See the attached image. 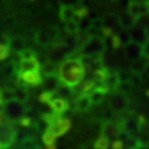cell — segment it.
Segmentation results:
<instances>
[{"instance_id": "1", "label": "cell", "mask_w": 149, "mask_h": 149, "mask_svg": "<svg viewBox=\"0 0 149 149\" xmlns=\"http://www.w3.org/2000/svg\"><path fill=\"white\" fill-rule=\"evenodd\" d=\"M60 81L69 86L75 87L86 76V69L81 59H65L59 65Z\"/></svg>"}, {"instance_id": "2", "label": "cell", "mask_w": 149, "mask_h": 149, "mask_svg": "<svg viewBox=\"0 0 149 149\" xmlns=\"http://www.w3.org/2000/svg\"><path fill=\"white\" fill-rule=\"evenodd\" d=\"M0 106L2 108V114L5 115L7 120L13 123V124H18V122L27 113V104L18 101L16 98L12 101L2 103Z\"/></svg>"}, {"instance_id": "3", "label": "cell", "mask_w": 149, "mask_h": 149, "mask_svg": "<svg viewBox=\"0 0 149 149\" xmlns=\"http://www.w3.org/2000/svg\"><path fill=\"white\" fill-rule=\"evenodd\" d=\"M106 104L114 113L123 114L130 106V98L127 94L119 91H115L111 93V96L107 98Z\"/></svg>"}, {"instance_id": "4", "label": "cell", "mask_w": 149, "mask_h": 149, "mask_svg": "<svg viewBox=\"0 0 149 149\" xmlns=\"http://www.w3.org/2000/svg\"><path fill=\"white\" fill-rule=\"evenodd\" d=\"M83 55H95L104 53L107 50L105 39L102 36H91V38L80 48Z\"/></svg>"}, {"instance_id": "5", "label": "cell", "mask_w": 149, "mask_h": 149, "mask_svg": "<svg viewBox=\"0 0 149 149\" xmlns=\"http://www.w3.org/2000/svg\"><path fill=\"white\" fill-rule=\"evenodd\" d=\"M18 130L13 123L7 120L6 123L0 124V148H8L17 141Z\"/></svg>"}, {"instance_id": "6", "label": "cell", "mask_w": 149, "mask_h": 149, "mask_svg": "<svg viewBox=\"0 0 149 149\" xmlns=\"http://www.w3.org/2000/svg\"><path fill=\"white\" fill-rule=\"evenodd\" d=\"M71 127H72L71 119L68 117H62L60 118L59 120L54 122L53 124L49 125L47 130L53 134L55 137H62V136H64V135H66V134L69 133Z\"/></svg>"}, {"instance_id": "7", "label": "cell", "mask_w": 149, "mask_h": 149, "mask_svg": "<svg viewBox=\"0 0 149 149\" xmlns=\"http://www.w3.org/2000/svg\"><path fill=\"white\" fill-rule=\"evenodd\" d=\"M123 51H124L126 60L129 62H133L143 56V44L135 42V41H130L128 44L123 45Z\"/></svg>"}, {"instance_id": "8", "label": "cell", "mask_w": 149, "mask_h": 149, "mask_svg": "<svg viewBox=\"0 0 149 149\" xmlns=\"http://www.w3.org/2000/svg\"><path fill=\"white\" fill-rule=\"evenodd\" d=\"M19 79H21L27 85L31 86H41L43 82V75L41 73V70H36V71H27L22 72L18 75Z\"/></svg>"}, {"instance_id": "9", "label": "cell", "mask_w": 149, "mask_h": 149, "mask_svg": "<svg viewBox=\"0 0 149 149\" xmlns=\"http://www.w3.org/2000/svg\"><path fill=\"white\" fill-rule=\"evenodd\" d=\"M41 69V62L39 58H31V59L22 60L19 68L17 70V75H19L22 72H27V71H36V70Z\"/></svg>"}, {"instance_id": "10", "label": "cell", "mask_w": 149, "mask_h": 149, "mask_svg": "<svg viewBox=\"0 0 149 149\" xmlns=\"http://www.w3.org/2000/svg\"><path fill=\"white\" fill-rule=\"evenodd\" d=\"M118 18H119V24L120 27L124 29H132L135 27L138 22V19L136 17H134L132 13H129L127 10H123L118 13Z\"/></svg>"}, {"instance_id": "11", "label": "cell", "mask_w": 149, "mask_h": 149, "mask_svg": "<svg viewBox=\"0 0 149 149\" xmlns=\"http://www.w3.org/2000/svg\"><path fill=\"white\" fill-rule=\"evenodd\" d=\"M75 15V6L74 5H66L61 3L59 6V12L58 16L62 22H68L70 20H73Z\"/></svg>"}, {"instance_id": "12", "label": "cell", "mask_w": 149, "mask_h": 149, "mask_svg": "<svg viewBox=\"0 0 149 149\" xmlns=\"http://www.w3.org/2000/svg\"><path fill=\"white\" fill-rule=\"evenodd\" d=\"M50 105L52 107V109H53V112L55 113H59V114H65L66 112H69L70 107V101L69 100H66V98H64V97H54L53 100L51 101L50 103Z\"/></svg>"}, {"instance_id": "13", "label": "cell", "mask_w": 149, "mask_h": 149, "mask_svg": "<svg viewBox=\"0 0 149 149\" xmlns=\"http://www.w3.org/2000/svg\"><path fill=\"white\" fill-rule=\"evenodd\" d=\"M61 84L59 75L56 74H50L43 76V82H42V88L44 91H49V92H55L56 88L59 87Z\"/></svg>"}, {"instance_id": "14", "label": "cell", "mask_w": 149, "mask_h": 149, "mask_svg": "<svg viewBox=\"0 0 149 149\" xmlns=\"http://www.w3.org/2000/svg\"><path fill=\"white\" fill-rule=\"evenodd\" d=\"M18 147L20 148H26V149H41L42 145L39 141V137L38 136H33V135H29L27 137L20 140Z\"/></svg>"}, {"instance_id": "15", "label": "cell", "mask_w": 149, "mask_h": 149, "mask_svg": "<svg viewBox=\"0 0 149 149\" xmlns=\"http://www.w3.org/2000/svg\"><path fill=\"white\" fill-rule=\"evenodd\" d=\"M129 32H130L132 41H135V42L140 43V44H144L145 42L148 41L147 36H146V31H145V28L140 27L138 24H136L132 29H129Z\"/></svg>"}, {"instance_id": "16", "label": "cell", "mask_w": 149, "mask_h": 149, "mask_svg": "<svg viewBox=\"0 0 149 149\" xmlns=\"http://www.w3.org/2000/svg\"><path fill=\"white\" fill-rule=\"evenodd\" d=\"M109 73H111V70L108 69L107 66H102V68L95 70L93 72L91 79L95 81L97 84H103L107 81L108 76H109Z\"/></svg>"}, {"instance_id": "17", "label": "cell", "mask_w": 149, "mask_h": 149, "mask_svg": "<svg viewBox=\"0 0 149 149\" xmlns=\"http://www.w3.org/2000/svg\"><path fill=\"white\" fill-rule=\"evenodd\" d=\"M127 11L129 13H132L134 17H136L137 19L147 13V10H146V7L144 3H137V2H133L130 0H129Z\"/></svg>"}, {"instance_id": "18", "label": "cell", "mask_w": 149, "mask_h": 149, "mask_svg": "<svg viewBox=\"0 0 149 149\" xmlns=\"http://www.w3.org/2000/svg\"><path fill=\"white\" fill-rule=\"evenodd\" d=\"M59 65L60 64H56L48 60V61L41 63V69L40 70H41V73L43 76L50 74H58L59 73Z\"/></svg>"}, {"instance_id": "19", "label": "cell", "mask_w": 149, "mask_h": 149, "mask_svg": "<svg viewBox=\"0 0 149 149\" xmlns=\"http://www.w3.org/2000/svg\"><path fill=\"white\" fill-rule=\"evenodd\" d=\"M28 41L23 37H16L11 38L10 41V49L12 52H20L24 48H27Z\"/></svg>"}, {"instance_id": "20", "label": "cell", "mask_w": 149, "mask_h": 149, "mask_svg": "<svg viewBox=\"0 0 149 149\" xmlns=\"http://www.w3.org/2000/svg\"><path fill=\"white\" fill-rule=\"evenodd\" d=\"M124 145H125V148H128V149L144 148V146H143V144H141V141L139 140L138 136L128 135L127 138L124 140Z\"/></svg>"}, {"instance_id": "21", "label": "cell", "mask_w": 149, "mask_h": 149, "mask_svg": "<svg viewBox=\"0 0 149 149\" xmlns=\"http://www.w3.org/2000/svg\"><path fill=\"white\" fill-rule=\"evenodd\" d=\"M109 146H111V139L107 138L103 134H100L93 143V147L96 149H107Z\"/></svg>"}, {"instance_id": "22", "label": "cell", "mask_w": 149, "mask_h": 149, "mask_svg": "<svg viewBox=\"0 0 149 149\" xmlns=\"http://www.w3.org/2000/svg\"><path fill=\"white\" fill-rule=\"evenodd\" d=\"M138 132L139 134L149 135V119L144 114H138Z\"/></svg>"}, {"instance_id": "23", "label": "cell", "mask_w": 149, "mask_h": 149, "mask_svg": "<svg viewBox=\"0 0 149 149\" xmlns=\"http://www.w3.org/2000/svg\"><path fill=\"white\" fill-rule=\"evenodd\" d=\"M63 30L69 34H76L80 32V26L79 22L74 21V20H70L68 22H64Z\"/></svg>"}, {"instance_id": "24", "label": "cell", "mask_w": 149, "mask_h": 149, "mask_svg": "<svg viewBox=\"0 0 149 149\" xmlns=\"http://www.w3.org/2000/svg\"><path fill=\"white\" fill-rule=\"evenodd\" d=\"M1 98H2V103H6V102L15 100V98H16L15 88L11 87V86H5V87L1 90Z\"/></svg>"}, {"instance_id": "25", "label": "cell", "mask_w": 149, "mask_h": 149, "mask_svg": "<svg viewBox=\"0 0 149 149\" xmlns=\"http://www.w3.org/2000/svg\"><path fill=\"white\" fill-rule=\"evenodd\" d=\"M135 88H136V87H135V85L130 82V80H127V81H122V82L119 83V85H118V87H117V91L123 92V93H125V94H127V95H130L134 91H135Z\"/></svg>"}, {"instance_id": "26", "label": "cell", "mask_w": 149, "mask_h": 149, "mask_svg": "<svg viewBox=\"0 0 149 149\" xmlns=\"http://www.w3.org/2000/svg\"><path fill=\"white\" fill-rule=\"evenodd\" d=\"M55 92H49V91H44L43 90L41 92V94L39 95L38 100L40 103H45V104H50L51 101L55 97Z\"/></svg>"}, {"instance_id": "27", "label": "cell", "mask_w": 149, "mask_h": 149, "mask_svg": "<svg viewBox=\"0 0 149 149\" xmlns=\"http://www.w3.org/2000/svg\"><path fill=\"white\" fill-rule=\"evenodd\" d=\"M11 49L9 44L0 42V61H5L11 55Z\"/></svg>"}, {"instance_id": "28", "label": "cell", "mask_w": 149, "mask_h": 149, "mask_svg": "<svg viewBox=\"0 0 149 149\" xmlns=\"http://www.w3.org/2000/svg\"><path fill=\"white\" fill-rule=\"evenodd\" d=\"M118 36L120 38V40H122L123 42V45H125V44H128V43L132 41V37H130V32L128 29H124V28H120L118 32Z\"/></svg>"}, {"instance_id": "29", "label": "cell", "mask_w": 149, "mask_h": 149, "mask_svg": "<svg viewBox=\"0 0 149 149\" xmlns=\"http://www.w3.org/2000/svg\"><path fill=\"white\" fill-rule=\"evenodd\" d=\"M92 22L93 19L87 16L85 18H83L80 22H79V26H80V31H88L90 28L92 27Z\"/></svg>"}, {"instance_id": "30", "label": "cell", "mask_w": 149, "mask_h": 149, "mask_svg": "<svg viewBox=\"0 0 149 149\" xmlns=\"http://www.w3.org/2000/svg\"><path fill=\"white\" fill-rule=\"evenodd\" d=\"M111 147L114 149H123L125 148V145H124V141H123L122 139L116 138L113 140V143L111 144Z\"/></svg>"}, {"instance_id": "31", "label": "cell", "mask_w": 149, "mask_h": 149, "mask_svg": "<svg viewBox=\"0 0 149 149\" xmlns=\"http://www.w3.org/2000/svg\"><path fill=\"white\" fill-rule=\"evenodd\" d=\"M143 55L149 59V41L143 44Z\"/></svg>"}, {"instance_id": "32", "label": "cell", "mask_w": 149, "mask_h": 149, "mask_svg": "<svg viewBox=\"0 0 149 149\" xmlns=\"http://www.w3.org/2000/svg\"><path fill=\"white\" fill-rule=\"evenodd\" d=\"M95 1L98 5H109V3L114 2L115 0H95Z\"/></svg>"}, {"instance_id": "33", "label": "cell", "mask_w": 149, "mask_h": 149, "mask_svg": "<svg viewBox=\"0 0 149 149\" xmlns=\"http://www.w3.org/2000/svg\"><path fill=\"white\" fill-rule=\"evenodd\" d=\"M145 31H146V36H147V39H148L149 41V24L147 27H145Z\"/></svg>"}, {"instance_id": "34", "label": "cell", "mask_w": 149, "mask_h": 149, "mask_svg": "<svg viewBox=\"0 0 149 149\" xmlns=\"http://www.w3.org/2000/svg\"><path fill=\"white\" fill-rule=\"evenodd\" d=\"M2 104V98H1V90H0V105Z\"/></svg>"}, {"instance_id": "35", "label": "cell", "mask_w": 149, "mask_h": 149, "mask_svg": "<svg viewBox=\"0 0 149 149\" xmlns=\"http://www.w3.org/2000/svg\"><path fill=\"white\" fill-rule=\"evenodd\" d=\"M28 1H29V2H36L37 0H28Z\"/></svg>"}, {"instance_id": "36", "label": "cell", "mask_w": 149, "mask_h": 149, "mask_svg": "<svg viewBox=\"0 0 149 149\" xmlns=\"http://www.w3.org/2000/svg\"><path fill=\"white\" fill-rule=\"evenodd\" d=\"M1 114H2V113H0V124H1Z\"/></svg>"}]
</instances>
